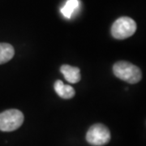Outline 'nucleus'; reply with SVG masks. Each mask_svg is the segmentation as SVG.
<instances>
[{
	"label": "nucleus",
	"mask_w": 146,
	"mask_h": 146,
	"mask_svg": "<svg viewBox=\"0 0 146 146\" xmlns=\"http://www.w3.org/2000/svg\"><path fill=\"white\" fill-rule=\"evenodd\" d=\"M113 72L116 77L134 84L141 81L142 73L140 68L127 61H119L114 64Z\"/></svg>",
	"instance_id": "f257e3e1"
},
{
	"label": "nucleus",
	"mask_w": 146,
	"mask_h": 146,
	"mask_svg": "<svg viewBox=\"0 0 146 146\" xmlns=\"http://www.w3.org/2000/svg\"><path fill=\"white\" fill-rule=\"evenodd\" d=\"M136 23L130 17L123 16L117 19L111 27V34L115 39L123 40L131 36L136 31Z\"/></svg>",
	"instance_id": "f03ea898"
},
{
	"label": "nucleus",
	"mask_w": 146,
	"mask_h": 146,
	"mask_svg": "<svg viewBox=\"0 0 146 146\" xmlns=\"http://www.w3.org/2000/svg\"><path fill=\"white\" fill-rule=\"evenodd\" d=\"M24 122V115L21 110L11 109L0 114V131H12L18 129Z\"/></svg>",
	"instance_id": "7ed1b4c3"
},
{
	"label": "nucleus",
	"mask_w": 146,
	"mask_h": 146,
	"mask_svg": "<svg viewBox=\"0 0 146 146\" xmlns=\"http://www.w3.org/2000/svg\"><path fill=\"white\" fill-rule=\"evenodd\" d=\"M110 131L103 124L96 123L91 126L86 134V141L91 145L102 146L110 141Z\"/></svg>",
	"instance_id": "20e7f679"
},
{
	"label": "nucleus",
	"mask_w": 146,
	"mask_h": 146,
	"mask_svg": "<svg viewBox=\"0 0 146 146\" xmlns=\"http://www.w3.org/2000/svg\"><path fill=\"white\" fill-rule=\"evenodd\" d=\"M60 72L63 75L66 80L69 83H78L81 79L80 68L76 67H72L68 64H64L63 66H61Z\"/></svg>",
	"instance_id": "39448f33"
},
{
	"label": "nucleus",
	"mask_w": 146,
	"mask_h": 146,
	"mask_svg": "<svg viewBox=\"0 0 146 146\" xmlns=\"http://www.w3.org/2000/svg\"><path fill=\"white\" fill-rule=\"evenodd\" d=\"M54 90L57 94L63 99H70L75 96V89L71 85L64 84L62 80H56L54 84Z\"/></svg>",
	"instance_id": "423d86ee"
},
{
	"label": "nucleus",
	"mask_w": 146,
	"mask_h": 146,
	"mask_svg": "<svg viewBox=\"0 0 146 146\" xmlns=\"http://www.w3.org/2000/svg\"><path fill=\"white\" fill-rule=\"evenodd\" d=\"M15 50L8 43H0V64L7 63L13 58Z\"/></svg>",
	"instance_id": "0eeeda50"
},
{
	"label": "nucleus",
	"mask_w": 146,
	"mask_h": 146,
	"mask_svg": "<svg viewBox=\"0 0 146 146\" xmlns=\"http://www.w3.org/2000/svg\"><path fill=\"white\" fill-rule=\"evenodd\" d=\"M79 6H80L79 0H68L64 6L61 8L60 10L61 13L64 17L70 19L73 15V13L78 8Z\"/></svg>",
	"instance_id": "6e6552de"
}]
</instances>
